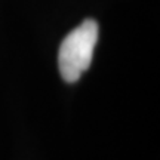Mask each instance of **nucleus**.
I'll return each instance as SVG.
<instances>
[{
	"label": "nucleus",
	"mask_w": 160,
	"mask_h": 160,
	"mask_svg": "<svg viewBox=\"0 0 160 160\" xmlns=\"http://www.w3.org/2000/svg\"><path fill=\"white\" fill-rule=\"evenodd\" d=\"M98 42V24L85 19L77 28L70 31L58 52L59 73L67 83H74L89 68Z\"/></svg>",
	"instance_id": "nucleus-1"
}]
</instances>
